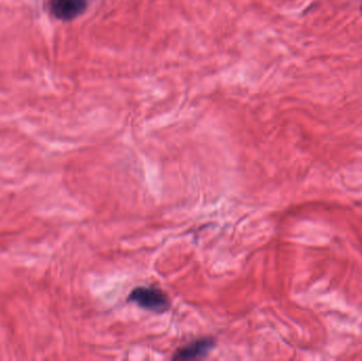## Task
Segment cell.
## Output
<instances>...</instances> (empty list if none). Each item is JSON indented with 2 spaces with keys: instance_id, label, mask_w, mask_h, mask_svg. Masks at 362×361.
<instances>
[{
  "instance_id": "cell-1",
  "label": "cell",
  "mask_w": 362,
  "mask_h": 361,
  "mask_svg": "<svg viewBox=\"0 0 362 361\" xmlns=\"http://www.w3.org/2000/svg\"><path fill=\"white\" fill-rule=\"evenodd\" d=\"M127 300L135 303L141 309L157 314L165 313L171 307L167 294L154 286H140L135 288Z\"/></svg>"
},
{
  "instance_id": "cell-2",
  "label": "cell",
  "mask_w": 362,
  "mask_h": 361,
  "mask_svg": "<svg viewBox=\"0 0 362 361\" xmlns=\"http://www.w3.org/2000/svg\"><path fill=\"white\" fill-rule=\"evenodd\" d=\"M87 8V0H51L53 16L61 20H72L80 16Z\"/></svg>"
},
{
  "instance_id": "cell-3",
  "label": "cell",
  "mask_w": 362,
  "mask_h": 361,
  "mask_svg": "<svg viewBox=\"0 0 362 361\" xmlns=\"http://www.w3.org/2000/svg\"><path fill=\"white\" fill-rule=\"evenodd\" d=\"M215 341L211 337L197 339L185 347L180 348L175 355L174 360H196L206 357L209 352L214 348Z\"/></svg>"
},
{
  "instance_id": "cell-4",
  "label": "cell",
  "mask_w": 362,
  "mask_h": 361,
  "mask_svg": "<svg viewBox=\"0 0 362 361\" xmlns=\"http://www.w3.org/2000/svg\"><path fill=\"white\" fill-rule=\"evenodd\" d=\"M361 12H362V6H361Z\"/></svg>"
}]
</instances>
